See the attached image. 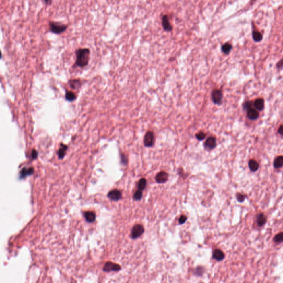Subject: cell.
I'll list each match as a JSON object with an SVG mask.
<instances>
[{"mask_svg":"<svg viewBox=\"0 0 283 283\" xmlns=\"http://www.w3.org/2000/svg\"><path fill=\"white\" fill-rule=\"evenodd\" d=\"M253 38L256 42H260L262 39V35L261 33L258 31H253Z\"/></svg>","mask_w":283,"mask_h":283,"instance_id":"23","label":"cell"},{"mask_svg":"<svg viewBox=\"0 0 283 283\" xmlns=\"http://www.w3.org/2000/svg\"><path fill=\"white\" fill-rule=\"evenodd\" d=\"M121 269V267L119 264L113 263L112 262L108 261L104 264L103 270L104 272H111V271H119Z\"/></svg>","mask_w":283,"mask_h":283,"instance_id":"6","label":"cell"},{"mask_svg":"<svg viewBox=\"0 0 283 283\" xmlns=\"http://www.w3.org/2000/svg\"><path fill=\"white\" fill-rule=\"evenodd\" d=\"M264 100L263 99L258 98L255 101L254 105V107H255V108H257V110H261L264 108Z\"/></svg>","mask_w":283,"mask_h":283,"instance_id":"20","label":"cell"},{"mask_svg":"<svg viewBox=\"0 0 283 283\" xmlns=\"http://www.w3.org/2000/svg\"><path fill=\"white\" fill-rule=\"evenodd\" d=\"M274 241L276 243H281L283 242V232L276 234L274 238Z\"/></svg>","mask_w":283,"mask_h":283,"instance_id":"25","label":"cell"},{"mask_svg":"<svg viewBox=\"0 0 283 283\" xmlns=\"http://www.w3.org/2000/svg\"><path fill=\"white\" fill-rule=\"evenodd\" d=\"M67 147H68L67 146L65 145V144H64L63 143L60 144V147L59 149L58 150V157L60 159H63V158L65 156V153H66V151L67 150Z\"/></svg>","mask_w":283,"mask_h":283,"instance_id":"13","label":"cell"},{"mask_svg":"<svg viewBox=\"0 0 283 283\" xmlns=\"http://www.w3.org/2000/svg\"><path fill=\"white\" fill-rule=\"evenodd\" d=\"M267 222V217L263 214H259L257 216V223L259 227L263 226Z\"/></svg>","mask_w":283,"mask_h":283,"instance_id":"14","label":"cell"},{"mask_svg":"<svg viewBox=\"0 0 283 283\" xmlns=\"http://www.w3.org/2000/svg\"><path fill=\"white\" fill-rule=\"evenodd\" d=\"M248 165L250 170L253 172L257 171L258 169L259 166V164L254 159H251L249 160Z\"/></svg>","mask_w":283,"mask_h":283,"instance_id":"18","label":"cell"},{"mask_svg":"<svg viewBox=\"0 0 283 283\" xmlns=\"http://www.w3.org/2000/svg\"><path fill=\"white\" fill-rule=\"evenodd\" d=\"M86 220L89 222H93L96 220V214L92 211H88L84 214Z\"/></svg>","mask_w":283,"mask_h":283,"instance_id":"12","label":"cell"},{"mask_svg":"<svg viewBox=\"0 0 283 283\" xmlns=\"http://www.w3.org/2000/svg\"><path fill=\"white\" fill-rule=\"evenodd\" d=\"M69 84H70V87L73 89L75 90L80 88V87L81 86L82 83H81V82L79 79H73V80H71L69 82Z\"/></svg>","mask_w":283,"mask_h":283,"instance_id":"17","label":"cell"},{"mask_svg":"<svg viewBox=\"0 0 283 283\" xmlns=\"http://www.w3.org/2000/svg\"><path fill=\"white\" fill-rule=\"evenodd\" d=\"M222 93L219 90H214L212 93V99L215 104H220L222 100Z\"/></svg>","mask_w":283,"mask_h":283,"instance_id":"5","label":"cell"},{"mask_svg":"<svg viewBox=\"0 0 283 283\" xmlns=\"http://www.w3.org/2000/svg\"><path fill=\"white\" fill-rule=\"evenodd\" d=\"M162 25L165 30L170 31L172 29L171 24H170L168 18L166 15H164L162 18Z\"/></svg>","mask_w":283,"mask_h":283,"instance_id":"15","label":"cell"},{"mask_svg":"<svg viewBox=\"0 0 283 283\" xmlns=\"http://www.w3.org/2000/svg\"><path fill=\"white\" fill-rule=\"evenodd\" d=\"M247 115L249 119L254 120L258 117L259 113L253 108H249L248 110Z\"/></svg>","mask_w":283,"mask_h":283,"instance_id":"16","label":"cell"},{"mask_svg":"<svg viewBox=\"0 0 283 283\" xmlns=\"http://www.w3.org/2000/svg\"><path fill=\"white\" fill-rule=\"evenodd\" d=\"M212 257L216 261H221L224 258V254L222 251L220 249H216L213 253Z\"/></svg>","mask_w":283,"mask_h":283,"instance_id":"11","label":"cell"},{"mask_svg":"<svg viewBox=\"0 0 283 283\" xmlns=\"http://www.w3.org/2000/svg\"><path fill=\"white\" fill-rule=\"evenodd\" d=\"M205 137H206V134L202 132H200V133L196 134V138L200 141L204 139L205 138Z\"/></svg>","mask_w":283,"mask_h":283,"instance_id":"28","label":"cell"},{"mask_svg":"<svg viewBox=\"0 0 283 283\" xmlns=\"http://www.w3.org/2000/svg\"><path fill=\"white\" fill-rule=\"evenodd\" d=\"M121 163L122 164H124V165H126L127 164L128 159H127V156H126L125 154H122L121 155Z\"/></svg>","mask_w":283,"mask_h":283,"instance_id":"30","label":"cell"},{"mask_svg":"<svg viewBox=\"0 0 283 283\" xmlns=\"http://www.w3.org/2000/svg\"><path fill=\"white\" fill-rule=\"evenodd\" d=\"M168 179V174L164 172L161 171L159 172L156 177V180L159 184H163L165 183Z\"/></svg>","mask_w":283,"mask_h":283,"instance_id":"9","label":"cell"},{"mask_svg":"<svg viewBox=\"0 0 283 283\" xmlns=\"http://www.w3.org/2000/svg\"><path fill=\"white\" fill-rule=\"evenodd\" d=\"M38 156V153L36 149H33L32 151V153H31L32 158L33 159H35L37 158Z\"/></svg>","mask_w":283,"mask_h":283,"instance_id":"31","label":"cell"},{"mask_svg":"<svg viewBox=\"0 0 283 283\" xmlns=\"http://www.w3.org/2000/svg\"><path fill=\"white\" fill-rule=\"evenodd\" d=\"M278 132L279 134H282V135H283V126H280V127L278 129Z\"/></svg>","mask_w":283,"mask_h":283,"instance_id":"34","label":"cell"},{"mask_svg":"<svg viewBox=\"0 0 283 283\" xmlns=\"http://www.w3.org/2000/svg\"><path fill=\"white\" fill-rule=\"evenodd\" d=\"M144 232V227L141 224H136L132 228L131 232V237L133 239H136L139 237L143 234Z\"/></svg>","mask_w":283,"mask_h":283,"instance_id":"3","label":"cell"},{"mask_svg":"<svg viewBox=\"0 0 283 283\" xmlns=\"http://www.w3.org/2000/svg\"><path fill=\"white\" fill-rule=\"evenodd\" d=\"M216 146V139L213 137H209L205 142V147L208 150H212L215 148Z\"/></svg>","mask_w":283,"mask_h":283,"instance_id":"8","label":"cell"},{"mask_svg":"<svg viewBox=\"0 0 283 283\" xmlns=\"http://www.w3.org/2000/svg\"><path fill=\"white\" fill-rule=\"evenodd\" d=\"M142 196H143V194H142L141 190H138V191H137L134 193V195H133V199H134V200L139 201L141 199Z\"/></svg>","mask_w":283,"mask_h":283,"instance_id":"26","label":"cell"},{"mask_svg":"<svg viewBox=\"0 0 283 283\" xmlns=\"http://www.w3.org/2000/svg\"><path fill=\"white\" fill-rule=\"evenodd\" d=\"M146 185H147V180H146V179H144V178H142V179H141L139 181L138 184L139 190L142 191L143 190H144L145 189Z\"/></svg>","mask_w":283,"mask_h":283,"instance_id":"22","label":"cell"},{"mask_svg":"<svg viewBox=\"0 0 283 283\" xmlns=\"http://www.w3.org/2000/svg\"><path fill=\"white\" fill-rule=\"evenodd\" d=\"M278 67H282L283 66V59L281 61H280L278 64Z\"/></svg>","mask_w":283,"mask_h":283,"instance_id":"35","label":"cell"},{"mask_svg":"<svg viewBox=\"0 0 283 283\" xmlns=\"http://www.w3.org/2000/svg\"><path fill=\"white\" fill-rule=\"evenodd\" d=\"M65 98L69 101H73L76 98V95L73 92L67 91L65 94Z\"/></svg>","mask_w":283,"mask_h":283,"instance_id":"21","label":"cell"},{"mask_svg":"<svg viewBox=\"0 0 283 283\" xmlns=\"http://www.w3.org/2000/svg\"><path fill=\"white\" fill-rule=\"evenodd\" d=\"M154 142V136L152 132H148L144 138V144L146 147H151Z\"/></svg>","mask_w":283,"mask_h":283,"instance_id":"4","label":"cell"},{"mask_svg":"<svg viewBox=\"0 0 283 283\" xmlns=\"http://www.w3.org/2000/svg\"><path fill=\"white\" fill-rule=\"evenodd\" d=\"M231 49H232V45L228 43H226L222 46V52L226 54L230 52Z\"/></svg>","mask_w":283,"mask_h":283,"instance_id":"24","label":"cell"},{"mask_svg":"<svg viewBox=\"0 0 283 283\" xmlns=\"http://www.w3.org/2000/svg\"><path fill=\"white\" fill-rule=\"evenodd\" d=\"M236 198H237V201L240 202H242L245 199V196H244L240 193H238L236 195Z\"/></svg>","mask_w":283,"mask_h":283,"instance_id":"27","label":"cell"},{"mask_svg":"<svg viewBox=\"0 0 283 283\" xmlns=\"http://www.w3.org/2000/svg\"><path fill=\"white\" fill-rule=\"evenodd\" d=\"M49 26L50 31L56 34H60L63 33L67 28V24L54 21L49 22Z\"/></svg>","mask_w":283,"mask_h":283,"instance_id":"2","label":"cell"},{"mask_svg":"<svg viewBox=\"0 0 283 283\" xmlns=\"http://www.w3.org/2000/svg\"><path fill=\"white\" fill-rule=\"evenodd\" d=\"M34 170L32 167H30L29 168H23L20 172V178L21 179L25 178L26 177L32 174L34 172Z\"/></svg>","mask_w":283,"mask_h":283,"instance_id":"10","label":"cell"},{"mask_svg":"<svg viewBox=\"0 0 283 283\" xmlns=\"http://www.w3.org/2000/svg\"><path fill=\"white\" fill-rule=\"evenodd\" d=\"M43 1L46 5H51L52 3V0H43Z\"/></svg>","mask_w":283,"mask_h":283,"instance_id":"32","label":"cell"},{"mask_svg":"<svg viewBox=\"0 0 283 283\" xmlns=\"http://www.w3.org/2000/svg\"><path fill=\"white\" fill-rule=\"evenodd\" d=\"M283 166V156H278L274 162V166L276 169L280 168Z\"/></svg>","mask_w":283,"mask_h":283,"instance_id":"19","label":"cell"},{"mask_svg":"<svg viewBox=\"0 0 283 283\" xmlns=\"http://www.w3.org/2000/svg\"><path fill=\"white\" fill-rule=\"evenodd\" d=\"M186 220H187V217L186 216H185V215H181V216L180 217V218H179V224H184Z\"/></svg>","mask_w":283,"mask_h":283,"instance_id":"29","label":"cell"},{"mask_svg":"<svg viewBox=\"0 0 283 283\" xmlns=\"http://www.w3.org/2000/svg\"><path fill=\"white\" fill-rule=\"evenodd\" d=\"M76 65L80 67L88 65L90 60V51L89 48H79L76 51Z\"/></svg>","mask_w":283,"mask_h":283,"instance_id":"1","label":"cell"},{"mask_svg":"<svg viewBox=\"0 0 283 283\" xmlns=\"http://www.w3.org/2000/svg\"><path fill=\"white\" fill-rule=\"evenodd\" d=\"M251 104L249 103V102H247L246 104H245V108H246V109H249L251 108L250 107H251Z\"/></svg>","mask_w":283,"mask_h":283,"instance_id":"33","label":"cell"},{"mask_svg":"<svg viewBox=\"0 0 283 283\" xmlns=\"http://www.w3.org/2000/svg\"><path fill=\"white\" fill-rule=\"evenodd\" d=\"M108 197L113 201H119L122 197V193L119 190H113L107 195Z\"/></svg>","mask_w":283,"mask_h":283,"instance_id":"7","label":"cell"}]
</instances>
